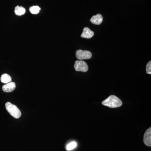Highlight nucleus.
<instances>
[{
	"label": "nucleus",
	"instance_id": "nucleus-2",
	"mask_svg": "<svg viewBox=\"0 0 151 151\" xmlns=\"http://www.w3.org/2000/svg\"><path fill=\"white\" fill-rule=\"evenodd\" d=\"M5 107L7 111L14 118L18 119L21 116V112L15 105L7 102L6 103Z\"/></svg>",
	"mask_w": 151,
	"mask_h": 151
},
{
	"label": "nucleus",
	"instance_id": "nucleus-6",
	"mask_svg": "<svg viewBox=\"0 0 151 151\" xmlns=\"http://www.w3.org/2000/svg\"><path fill=\"white\" fill-rule=\"evenodd\" d=\"M16 88V84L14 82L6 84L3 85L2 90L5 92H13Z\"/></svg>",
	"mask_w": 151,
	"mask_h": 151
},
{
	"label": "nucleus",
	"instance_id": "nucleus-8",
	"mask_svg": "<svg viewBox=\"0 0 151 151\" xmlns=\"http://www.w3.org/2000/svg\"><path fill=\"white\" fill-rule=\"evenodd\" d=\"M94 35L93 31L89 29V28L85 27L83 29V32L81 35V37L84 38L89 39L92 38Z\"/></svg>",
	"mask_w": 151,
	"mask_h": 151
},
{
	"label": "nucleus",
	"instance_id": "nucleus-10",
	"mask_svg": "<svg viewBox=\"0 0 151 151\" xmlns=\"http://www.w3.org/2000/svg\"><path fill=\"white\" fill-rule=\"evenodd\" d=\"M25 9L22 6H17L15 8L14 12L17 16H22L25 13Z\"/></svg>",
	"mask_w": 151,
	"mask_h": 151
},
{
	"label": "nucleus",
	"instance_id": "nucleus-4",
	"mask_svg": "<svg viewBox=\"0 0 151 151\" xmlns=\"http://www.w3.org/2000/svg\"><path fill=\"white\" fill-rule=\"evenodd\" d=\"M74 68L76 71L86 72L88 70L87 63L83 60H78L75 61L74 65Z\"/></svg>",
	"mask_w": 151,
	"mask_h": 151
},
{
	"label": "nucleus",
	"instance_id": "nucleus-9",
	"mask_svg": "<svg viewBox=\"0 0 151 151\" xmlns=\"http://www.w3.org/2000/svg\"><path fill=\"white\" fill-rule=\"evenodd\" d=\"M1 81L2 83L4 84H7L12 82V78L10 76L6 73H4L1 76Z\"/></svg>",
	"mask_w": 151,
	"mask_h": 151
},
{
	"label": "nucleus",
	"instance_id": "nucleus-12",
	"mask_svg": "<svg viewBox=\"0 0 151 151\" xmlns=\"http://www.w3.org/2000/svg\"><path fill=\"white\" fill-rule=\"evenodd\" d=\"M77 146V144L75 142H72L69 143L66 146V150L68 151H70L73 150V149L76 147Z\"/></svg>",
	"mask_w": 151,
	"mask_h": 151
},
{
	"label": "nucleus",
	"instance_id": "nucleus-3",
	"mask_svg": "<svg viewBox=\"0 0 151 151\" xmlns=\"http://www.w3.org/2000/svg\"><path fill=\"white\" fill-rule=\"evenodd\" d=\"M76 58L79 60L89 59L92 58V54L90 51L78 50L76 52Z\"/></svg>",
	"mask_w": 151,
	"mask_h": 151
},
{
	"label": "nucleus",
	"instance_id": "nucleus-1",
	"mask_svg": "<svg viewBox=\"0 0 151 151\" xmlns=\"http://www.w3.org/2000/svg\"><path fill=\"white\" fill-rule=\"evenodd\" d=\"M102 104L110 108H116L121 107L122 102V100L115 95H111L102 102Z\"/></svg>",
	"mask_w": 151,
	"mask_h": 151
},
{
	"label": "nucleus",
	"instance_id": "nucleus-13",
	"mask_svg": "<svg viewBox=\"0 0 151 151\" xmlns=\"http://www.w3.org/2000/svg\"><path fill=\"white\" fill-rule=\"evenodd\" d=\"M146 72L147 74H151V61L148 63L146 66Z\"/></svg>",
	"mask_w": 151,
	"mask_h": 151
},
{
	"label": "nucleus",
	"instance_id": "nucleus-11",
	"mask_svg": "<svg viewBox=\"0 0 151 151\" xmlns=\"http://www.w3.org/2000/svg\"><path fill=\"white\" fill-rule=\"evenodd\" d=\"M40 8L37 6H34L29 8V11L31 13L33 14H37L39 13Z\"/></svg>",
	"mask_w": 151,
	"mask_h": 151
},
{
	"label": "nucleus",
	"instance_id": "nucleus-7",
	"mask_svg": "<svg viewBox=\"0 0 151 151\" xmlns=\"http://www.w3.org/2000/svg\"><path fill=\"white\" fill-rule=\"evenodd\" d=\"M103 21V17L100 14H97L96 15L93 16L90 19V22L93 24L99 25L102 23Z\"/></svg>",
	"mask_w": 151,
	"mask_h": 151
},
{
	"label": "nucleus",
	"instance_id": "nucleus-5",
	"mask_svg": "<svg viewBox=\"0 0 151 151\" xmlns=\"http://www.w3.org/2000/svg\"><path fill=\"white\" fill-rule=\"evenodd\" d=\"M144 142L148 147L151 146V128L150 127L145 133L144 136Z\"/></svg>",
	"mask_w": 151,
	"mask_h": 151
}]
</instances>
